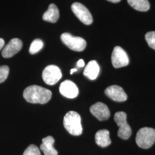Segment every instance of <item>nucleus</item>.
I'll list each match as a JSON object with an SVG mask.
<instances>
[{
	"mask_svg": "<svg viewBox=\"0 0 155 155\" xmlns=\"http://www.w3.org/2000/svg\"><path fill=\"white\" fill-rule=\"evenodd\" d=\"M63 125L67 132L74 136H79L83 132L81 116L74 111H70L64 117Z\"/></svg>",
	"mask_w": 155,
	"mask_h": 155,
	"instance_id": "nucleus-2",
	"label": "nucleus"
},
{
	"mask_svg": "<svg viewBox=\"0 0 155 155\" xmlns=\"http://www.w3.org/2000/svg\"><path fill=\"white\" fill-rule=\"evenodd\" d=\"M61 39L67 47L75 51H82L86 47V42L83 38L73 36L70 33L61 34Z\"/></svg>",
	"mask_w": 155,
	"mask_h": 155,
	"instance_id": "nucleus-5",
	"label": "nucleus"
},
{
	"mask_svg": "<svg viewBox=\"0 0 155 155\" xmlns=\"http://www.w3.org/2000/svg\"><path fill=\"white\" fill-rule=\"evenodd\" d=\"M22 47V41L18 38H14L4 47L1 54L4 58H10L18 53Z\"/></svg>",
	"mask_w": 155,
	"mask_h": 155,
	"instance_id": "nucleus-9",
	"label": "nucleus"
},
{
	"mask_svg": "<svg viewBox=\"0 0 155 155\" xmlns=\"http://www.w3.org/2000/svg\"><path fill=\"white\" fill-rule=\"evenodd\" d=\"M91 113L100 121L107 120L110 115L108 107L102 102H97L90 107Z\"/></svg>",
	"mask_w": 155,
	"mask_h": 155,
	"instance_id": "nucleus-10",
	"label": "nucleus"
},
{
	"mask_svg": "<svg viewBox=\"0 0 155 155\" xmlns=\"http://www.w3.org/2000/svg\"><path fill=\"white\" fill-rule=\"evenodd\" d=\"M62 77L61 69L55 65H50L44 69L42 78L45 83L48 85H54L57 83Z\"/></svg>",
	"mask_w": 155,
	"mask_h": 155,
	"instance_id": "nucleus-6",
	"label": "nucleus"
},
{
	"mask_svg": "<svg viewBox=\"0 0 155 155\" xmlns=\"http://www.w3.org/2000/svg\"><path fill=\"white\" fill-rule=\"evenodd\" d=\"M59 91L63 96L71 99L77 97L79 94V90L77 85L69 80H66L61 82Z\"/></svg>",
	"mask_w": 155,
	"mask_h": 155,
	"instance_id": "nucleus-11",
	"label": "nucleus"
},
{
	"mask_svg": "<svg viewBox=\"0 0 155 155\" xmlns=\"http://www.w3.org/2000/svg\"><path fill=\"white\" fill-rule=\"evenodd\" d=\"M106 95L116 102H124L127 100V96L122 87L117 85L110 86L106 89Z\"/></svg>",
	"mask_w": 155,
	"mask_h": 155,
	"instance_id": "nucleus-12",
	"label": "nucleus"
},
{
	"mask_svg": "<svg viewBox=\"0 0 155 155\" xmlns=\"http://www.w3.org/2000/svg\"><path fill=\"white\" fill-rule=\"evenodd\" d=\"M145 38L150 47L155 50V31L146 33Z\"/></svg>",
	"mask_w": 155,
	"mask_h": 155,
	"instance_id": "nucleus-19",
	"label": "nucleus"
},
{
	"mask_svg": "<svg viewBox=\"0 0 155 155\" xmlns=\"http://www.w3.org/2000/svg\"><path fill=\"white\" fill-rule=\"evenodd\" d=\"M111 62L114 68H118L127 66L129 59L125 50L119 46H116L114 48L112 52Z\"/></svg>",
	"mask_w": 155,
	"mask_h": 155,
	"instance_id": "nucleus-8",
	"label": "nucleus"
},
{
	"mask_svg": "<svg viewBox=\"0 0 155 155\" xmlns=\"http://www.w3.org/2000/svg\"><path fill=\"white\" fill-rule=\"evenodd\" d=\"M95 143L101 147H106L111 144L110 133L107 129L98 130L95 136Z\"/></svg>",
	"mask_w": 155,
	"mask_h": 155,
	"instance_id": "nucleus-14",
	"label": "nucleus"
},
{
	"mask_svg": "<svg viewBox=\"0 0 155 155\" xmlns=\"http://www.w3.org/2000/svg\"><path fill=\"white\" fill-rule=\"evenodd\" d=\"M100 70L97 62L95 61H91L84 68L83 75L90 80H94L98 76Z\"/></svg>",
	"mask_w": 155,
	"mask_h": 155,
	"instance_id": "nucleus-15",
	"label": "nucleus"
},
{
	"mask_svg": "<svg viewBox=\"0 0 155 155\" xmlns=\"http://www.w3.org/2000/svg\"><path fill=\"white\" fill-rule=\"evenodd\" d=\"M76 71H77V69H76V68H73V69H71V70L70 74H72L74 72H76Z\"/></svg>",
	"mask_w": 155,
	"mask_h": 155,
	"instance_id": "nucleus-25",
	"label": "nucleus"
},
{
	"mask_svg": "<svg viewBox=\"0 0 155 155\" xmlns=\"http://www.w3.org/2000/svg\"><path fill=\"white\" fill-rule=\"evenodd\" d=\"M59 18V11L58 7L54 4H50L47 11L43 15V20L52 23L56 22Z\"/></svg>",
	"mask_w": 155,
	"mask_h": 155,
	"instance_id": "nucleus-16",
	"label": "nucleus"
},
{
	"mask_svg": "<svg viewBox=\"0 0 155 155\" xmlns=\"http://www.w3.org/2000/svg\"><path fill=\"white\" fill-rule=\"evenodd\" d=\"M108 1H110L111 2H113V3H118L121 0H107Z\"/></svg>",
	"mask_w": 155,
	"mask_h": 155,
	"instance_id": "nucleus-24",
	"label": "nucleus"
},
{
	"mask_svg": "<svg viewBox=\"0 0 155 155\" xmlns=\"http://www.w3.org/2000/svg\"><path fill=\"white\" fill-rule=\"evenodd\" d=\"M23 155H41V153L36 145L31 144L24 151Z\"/></svg>",
	"mask_w": 155,
	"mask_h": 155,
	"instance_id": "nucleus-20",
	"label": "nucleus"
},
{
	"mask_svg": "<svg viewBox=\"0 0 155 155\" xmlns=\"http://www.w3.org/2000/svg\"><path fill=\"white\" fill-rule=\"evenodd\" d=\"M136 142L141 148H150L155 143V129L148 127L141 128L136 134Z\"/></svg>",
	"mask_w": 155,
	"mask_h": 155,
	"instance_id": "nucleus-3",
	"label": "nucleus"
},
{
	"mask_svg": "<svg viewBox=\"0 0 155 155\" xmlns=\"http://www.w3.org/2000/svg\"><path fill=\"white\" fill-rule=\"evenodd\" d=\"M114 120L119 127L118 136L124 140L129 139L132 134V130L127 121V114L124 111H118L114 114Z\"/></svg>",
	"mask_w": 155,
	"mask_h": 155,
	"instance_id": "nucleus-4",
	"label": "nucleus"
},
{
	"mask_svg": "<svg viewBox=\"0 0 155 155\" xmlns=\"http://www.w3.org/2000/svg\"><path fill=\"white\" fill-rule=\"evenodd\" d=\"M43 42L41 40L37 39L34 40L29 47V53L32 55L38 53L43 47Z\"/></svg>",
	"mask_w": 155,
	"mask_h": 155,
	"instance_id": "nucleus-18",
	"label": "nucleus"
},
{
	"mask_svg": "<svg viewBox=\"0 0 155 155\" xmlns=\"http://www.w3.org/2000/svg\"><path fill=\"white\" fill-rule=\"evenodd\" d=\"M71 9L74 15L83 24L90 25L93 22V17L88 9L83 4L75 2L71 5Z\"/></svg>",
	"mask_w": 155,
	"mask_h": 155,
	"instance_id": "nucleus-7",
	"label": "nucleus"
},
{
	"mask_svg": "<svg viewBox=\"0 0 155 155\" xmlns=\"http://www.w3.org/2000/svg\"><path fill=\"white\" fill-rule=\"evenodd\" d=\"M9 68L8 66L4 65L0 66V83L4 82L8 77Z\"/></svg>",
	"mask_w": 155,
	"mask_h": 155,
	"instance_id": "nucleus-21",
	"label": "nucleus"
},
{
	"mask_svg": "<svg viewBox=\"0 0 155 155\" xmlns=\"http://www.w3.org/2000/svg\"><path fill=\"white\" fill-rule=\"evenodd\" d=\"M77 66L79 67H83L84 66V62L83 61V59H80L78 61Z\"/></svg>",
	"mask_w": 155,
	"mask_h": 155,
	"instance_id": "nucleus-22",
	"label": "nucleus"
},
{
	"mask_svg": "<svg viewBox=\"0 0 155 155\" xmlns=\"http://www.w3.org/2000/svg\"><path fill=\"white\" fill-rule=\"evenodd\" d=\"M55 140L53 137L49 136L42 140V144L40 148L45 155H58V151L54 148V144Z\"/></svg>",
	"mask_w": 155,
	"mask_h": 155,
	"instance_id": "nucleus-13",
	"label": "nucleus"
},
{
	"mask_svg": "<svg viewBox=\"0 0 155 155\" xmlns=\"http://www.w3.org/2000/svg\"><path fill=\"white\" fill-rule=\"evenodd\" d=\"M5 45V41L2 38H0V51L2 49Z\"/></svg>",
	"mask_w": 155,
	"mask_h": 155,
	"instance_id": "nucleus-23",
	"label": "nucleus"
},
{
	"mask_svg": "<svg viewBox=\"0 0 155 155\" xmlns=\"http://www.w3.org/2000/svg\"><path fill=\"white\" fill-rule=\"evenodd\" d=\"M129 5L134 9L141 12H146L149 10L150 4L148 0H127Z\"/></svg>",
	"mask_w": 155,
	"mask_h": 155,
	"instance_id": "nucleus-17",
	"label": "nucleus"
},
{
	"mask_svg": "<svg viewBox=\"0 0 155 155\" xmlns=\"http://www.w3.org/2000/svg\"><path fill=\"white\" fill-rule=\"evenodd\" d=\"M23 97L29 103L45 104L51 100L52 93L48 89L32 85L24 90Z\"/></svg>",
	"mask_w": 155,
	"mask_h": 155,
	"instance_id": "nucleus-1",
	"label": "nucleus"
}]
</instances>
